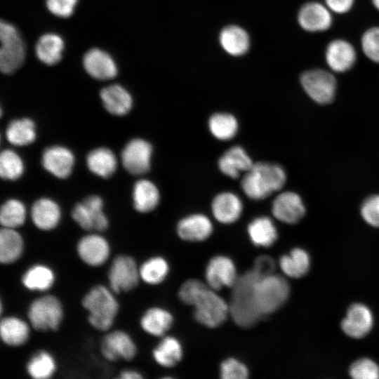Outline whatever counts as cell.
Masks as SVG:
<instances>
[{"mask_svg":"<svg viewBox=\"0 0 379 379\" xmlns=\"http://www.w3.org/2000/svg\"><path fill=\"white\" fill-rule=\"evenodd\" d=\"M199 279L184 282L178 292L182 302L194 307V317L202 325L215 328L222 324L230 314L229 305L218 293Z\"/></svg>","mask_w":379,"mask_h":379,"instance_id":"cell-1","label":"cell"},{"mask_svg":"<svg viewBox=\"0 0 379 379\" xmlns=\"http://www.w3.org/2000/svg\"><path fill=\"white\" fill-rule=\"evenodd\" d=\"M258 274L252 269L238 277L232 287L230 314L234 321L242 328L252 327L263 317L255 298L254 286Z\"/></svg>","mask_w":379,"mask_h":379,"instance_id":"cell-2","label":"cell"},{"mask_svg":"<svg viewBox=\"0 0 379 379\" xmlns=\"http://www.w3.org/2000/svg\"><path fill=\"white\" fill-rule=\"evenodd\" d=\"M284 168L274 163L259 161L244 173L241 188L246 196L255 200L264 199L280 190L285 185Z\"/></svg>","mask_w":379,"mask_h":379,"instance_id":"cell-3","label":"cell"},{"mask_svg":"<svg viewBox=\"0 0 379 379\" xmlns=\"http://www.w3.org/2000/svg\"><path fill=\"white\" fill-rule=\"evenodd\" d=\"M82 307L88 312V321L95 330L109 331L119 311L114 293L103 285L92 287L81 300Z\"/></svg>","mask_w":379,"mask_h":379,"instance_id":"cell-4","label":"cell"},{"mask_svg":"<svg viewBox=\"0 0 379 379\" xmlns=\"http://www.w3.org/2000/svg\"><path fill=\"white\" fill-rule=\"evenodd\" d=\"M254 293L258 310L264 317L284 305L289 296L290 287L287 281L279 275L272 274L260 277L258 274Z\"/></svg>","mask_w":379,"mask_h":379,"instance_id":"cell-5","label":"cell"},{"mask_svg":"<svg viewBox=\"0 0 379 379\" xmlns=\"http://www.w3.org/2000/svg\"><path fill=\"white\" fill-rule=\"evenodd\" d=\"M28 322L40 332L56 331L63 318L64 309L60 299L54 295H43L33 300L27 309Z\"/></svg>","mask_w":379,"mask_h":379,"instance_id":"cell-6","label":"cell"},{"mask_svg":"<svg viewBox=\"0 0 379 379\" xmlns=\"http://www.w3.org/2000/svg\"><path fill=\"white\" fill-rule=\"evenodd\" d=\"M0 69L4 74H11L25 60V45L17 29L4 20L0 24Z\"/></svg>","mask_w":379,"mask_h":379,"instance_id":"cell-7","label":"cell"},{"mask_svg":"<svg viewBox=\"0 0 379 379\" xmlns=\"http://www.w3.org/2000/svg\"><path fill=\"white\" fill-rule=\"evenodd\" d=\"M109 287L114 293H127L134 289L140 279L139 267L128 255H117L107 274Z\"/></svg>","mask_w":379,"mask_h":379,"instance_id":"cell-8","label":"cell"},{"mask_svg":"<svg viewBox=\"0 0 379 379\" xmlns=\"http://www.w3.org/2000/svg\"><path fill=\"white\" fill-rule=\"evenodd\" d=\"M300 83L306 93L319 104H328L334 99L337 83L328 71L321 69L306 71L300 77Z\"/></svg>","mask_w":379,"mask_h":379,"instance_id":"cell-9","label":"cell"},{"mask_svg":"<svg viewBox=\"0 0 379 379\" xmlns=\"http://www.w3.org/2000/svg\"><path fill=\"white\" fill-rule=\"evenodd\" d=\"M72 218L86 231L102 232L107 229L109 221L103 212L102 199L91 195L77 204L72 211Z\"/></svg>","mask_w":379,"mask_h":379,"instance_id":"cell-10","label":"cell"},{"mask_svg":"<svg viewBox=\"0 0 379 379\" xmlns=\"http://www.w3.org/2000/svg\"><path fill=\"white\" fill-rule=\"evenodd\" d=\"M137 346L131 336L124 331L108 332L100 344L102 356L108 361H131L137 354Z\"/></svg>","mask_w":379,"mask_h":379,"instance_id":"cell-11","label":"cell"},{"mask_svg":"<svg viewBox=\"0 0 379 379\" xmlns=\"http://www.w3.org/2000/svg\"><path fill=\"white\" fill-rule=\"evenodd\" d=\"M152 147L144 139L135 138L124 147L121 158L123 166L131 174L140 175L150 168Z\"/></svg>","mask_w":379,"mask_h":379,"instance_id":"cell-12","label":"cell"},{"mask_svg":"<svg viewBox=\"0 0 379 379\" xmlns=\"http://www.w3.org/2000/svg\"><path fill=\"white\" fill-rule=\"evenodd\" d=\"M108 241L99 234H88L82 237L77 244V253L86 265L98 267L104 265L110 256Z\"/></svg>","mask_w":379,"mask_h":379,"instance_id":"cell-13","label":"cell"},{"mask_svg":"<svg viewBox=\"0 0 379 379\" xmlns=\"http://www.w3.org/2000/svg\"><path fill=\"white\" fill-rule=\"evenodd\" d=\"M205 278L206 284L215 291L223 287H232L238 276L233 261L225 255H217L208 262Z\"/></svg>","mask_w":379,"mask_h":379,"instance_id":"cell-14","label":"cell"},{"mask_svg":"<svg viewBox=\"0 0 379 379\" xmlns=\"http://www.w3.org/2000/svg\"><path fill=\"white\" fill-rule=\"evenodd\" d=\"M373 324V317L370 309L365 305L354 303L348 308L341 328L348 336L361 338L370 332Z\"/></svg>","mask_w":379,"mask_h":379,"instance_id":"cell-15","label":"cell"},{"mask_svg":"<svg viewBox=\"0 0 379 379\" xmlns=\"http://www.w3.org/2000/svg\"><path fill=\"white\" fill-rule=\"evenodd\" d=\"M273 215L287 224L298 222L305 215V208L300 197L293 192H284L274 199Z\"/></svg>","mask_w":379,"mask_h":379,"instance_id":"cell-16","label":"cell"},{"mask_svg":"<svg viewBox=\"0 0 379 379\" xmlns=\"http://www.w3.org/2000/svg\"><path fill=\"white\" fill-rule=\"evenodd\" d=\"M41 163L48 172L63 179L71 174L74 164V157L67 147L55 145L44 151Z\"/></svg>","mask_w":379,"mask_h":379,"instance_id":"cell-17","label":"cell"},{"mask_svg":"<svg viewBox=\"0 0 379 379\" xmlns=\"http://www.w3.org/2000/svg\"><path fill=\"white\" fill-rule=\"evenodd\" d=\"M328 7L311 1L304 4L298 13V22L307 32H316L327 30L332 24V16Z\"/></svg>","mask_w":379,"mask_h":379,"instance_id":"cell-18","label":"cell"},{"mask_svg":"<svg viewBox=\"0 0 379 379\" xmlns=\"http://www.w3.org/2000/svg\"><path fill=\"white\" fill-rule=\"evenodd\" d=\"M83 65L87 73L98 80L111 79L117 74V67L113 58L99 48L89 50L84 55Z\"/></svg>","mask_w":379,"mask_h":379,"instance_id":"cell-19","label":"cell"},{"mask_svg":"<svg viewBox=\"0 0 379 379\" xmlns=\"http://www.w3.org/2000/svg\"><path fill=\"white\" fill-rule=\"evenodd\" d=\"M325 56L331 69L340 73L352 68L357 58L354 46L343 39L331 41L327 46Z\"/></svg>","mask_w":379,"mask_h":379,"instance_id":"cell-20","label":"cell"},{"mask_svg":"<svg viewBox=\"0 0 379 379\" xmlns=\"http://www.w3.org/2000/svg\"><path fill=\"white\" fill-rule=\"evenodd\" d=\"M30 215L34 225L43 231L55 229L61 219L60 206L48 198L36 200L32 206Z\"/></svg>","mask_w":379,"mask_h":379,"instance_id":"cell-21","label":"cell"},{"mask_svg":"<svg viewBox=\"0 0 379 379\" xmlns=\"http://www.w3.org/2000/svg\"><path fill=\"white\" fill-rule=\"evenodd\" d=\"M213 232V225L206 215L193 214L180 220L177 225L178 236L185 241H201Z\"/></svg>","mask_w":379,"mask_h":379,"instance_id":"cell-22","label":"cell"},{"mask_svg":"<svg viewBox=\"0 0 379 379\" xmlns=\"http://www.w3.org/2000/svg\"><path fill=\"white\" fill-rule=\"evenodd\" d=\"M29 322L15 316H7L0 322V337L1 341L10 347H20L27 343L30 336Z\"/></svg>","mask_w":379,"mask_h":379,"instance_id":"cell-23","label":"cell"},{"mask_svg":"<svg viewBox=\"0 0 379 379\" xmlns=\"http://www.w3.org/2000/svg\"><path fill=\"white\" fill-rule=\"evenodd\" d=\"M55 282V274L49 266L34 264L28 267L21 277L22 285L32 292H46L51 289Z\"/></svg>","mask_w":379,"mask_h":379,"instance_id":"cell-24","label":"cell"},{"mask_svg":"<svg viewBox=\"0 0 379 379\" xmlns=\"http://www.w3.org/2000/svg\"><path fill=\"white\" fill-rule=\"evenodd\" d=\"M100 98L107 112L117 116H124L131 109L133 99L130 93L119 84L109 85L100 91Z\"/></svg>","mask_w":379,"mask_h":379,"instance_id":"cell-25","label":"cell"},{"mask_svg":"<svg viewBox=\"0 0 379 379\" xmlns=\"http://www.w3.org/2000/svg\"><path fill=\"white\" fill-rule=\"evenodd\" d=\"M211 207L215 218L223 224L237 221L242 212L240 199L232 192L218 194L213 199Z\"/></svg>","mask_w":379,"mask_h":379,"instance_id":"cell-26","label":"cell"},{"mask_svg":"<svg viewBox=\"0 0 379 379\" xmlns=\"http://www.w3.org/2000/svg\"><path fill=\"white\" fill-rule=\"evenodd\" d=\"M253 164L241 147L234 146L219 159L218 168L227 176L237 178L241 172L248 171Z\"/></svg>","mask_w":379,"mask_h":379,"instance_id":"cell-27","label":"cell"},{"mask_svg":"<svg viewBox=\"0 0 379 379\" xmlns=\"http://www.w3.org/2000/svg\"><path fill=\"white\" fill-rule=\"evenodd\" d=\"M24 239L16 229L3 227L0 231V262L11 265L23 254Z\"/></svg>","mask_w":379,"mask_h":379,"instance_id":"cell-28","label":"cell"},{"mask_svg":"<svg viewBox=\"0 0 379 379\" xmlns=\"http://www.w3.org/2000/svg\"><path fill=\"white\" fill-rule=\"evenodd\" d=\"M173 316L166 310L152 307L147 309L142 315L140 325L147 333L156 336H163L173 324Z\"/></svg>","mask_w":379,"mask_h":379,"instance_id":"cell-29","label":"cell"},{"mask_svg":"<svg viewBox=\"0 0 379 379\" xmlns=\"http://www.w3.org/2000/svg\"><path fill=\"white\" fill-rule=\"evenodd\" d=\"M134 208L140 213H148L158 205L159 192L156 185L145 179L137 181L133 189Z\"/></svg>","mask_w":379,"mask_h":379,"instance_id":"cell-30","label":"cell"},{"mask_svg":"<svg viewBox=\"0 0 379 379\" xmlns=\"http://www.w3.org/2000/svg\"><path fill=\"white\" fill-rule=\"evenodd\" d=\"M86 164L93 173L107 178L115 172L117 160L112 150L106 147H98L88 153Z\"/></svg>","mask_w":379,"mask_h":379,"instance_id":"cell-31","label":"cell"},{"mask_svg":"<svg viewBox=\"0 0 379 379\" xmlns=\"http://www.w3.org/2000/svg\"><path fill=\"white\" fill-rule=\"evenodd\" d=\"M63 49L62 39L59 35L53 33L42 35L35 46L36 57L48 65H55L61 60Z\"/></svg>","mask_w":379,"mask_h":379,"instance_id":"cell-32","label":"cell"},{"mask_svg":"<svg viewBox=\"0 0 379 379\" xmlns=\"http://www.w3.org/2000/svg\"><path fill=\"white\" fill-rule=\"evenodd\" d=\"M25 368L29 376L34 379H48L55 373L57 363L49 352L41 350L30 357Z\"/></svg>","mask_w":379,"mask_h":379,"instance_id":"cell-33","label":"cell"},{"mask_svg":"<svg viewBox=\"0 0 379 379\" xmlns=\"http://www.w3.org/2000/svg\"><path fill=\"white\" fill-rule=\"evenodd\" d=\"M279 263L284 274L291 278H300L307 273L310 258L306 251L295 248L289 253L282 255Z\"/></svg>","mask_w":379,"mask_h":379,"instance_id":"cell-34","label":"cell"},{"mask_svg":"<svg viewBox=\"0 0 379 379\" xmlns=\"http://www.w3.org/2000/svg\"><path fill=\"white\" fill-rule=\"evenodd\" d=\"M220 42L227 53L236 56L244 54L249 48L248 34L236 25L227 26L221 31Z\"/></svg>","mask_w":379,"mask_h":379,"instance_id":"cell-35","label":"cell"},{"mask_svg":"<svg viewBox=\"0 0 379 379\" xmlns=\"http://www.w3.org/2000/svg\"><path fill=\"white\" fill-rule=\"evenodd\" d=\"M252 243L258 246L269 247L277 239V230L272 220L262 216L254 219L248 226Z\"/></svg>","mask_w":379,"mask_h":379,"instance_id":"cell-36","label":"cell"},{"mask_svg":"<svg viewBox=\"0 0 379 379\" xmlns=\"http://www.w3.org/2000/svg\"><path fill=\"white\" fill-rule=\"evenodd\" d=\"M6 135L8 142L13 145H28L36 137L35 124L29 118L13 120L6 128Z\"/></svg>","mask_w":379,"mask_h":379,"instance_id":"cell-37","label":"cell"},{"mask_svg":"<svg viewBox=\"0 0 379 379\" xmlns=\"http://www.w3.org/2000/svg\"><path fill=\"white\" fill-rule=\"evenodd\" d=\"M154 361L161 366L172 367L182 357V348L178 339L172 336L164 337L153 350Z\"/></svg>","mask_w":379,"mask_h":379,"instance_id":"cell-38","label":"cell"},{"mask_svg":"<svg viewBox=\"0 0 379 379\" xmlns=\"http://www.w3.org/2000/svg\"><path fill=\"white\" fill-rule=\"evenodd\" d=\"M140 277L145 283L157 285L167 277L169 266L167 261L161 256L148 258L139 267Z\"/></svg>","mask_w":379,"mask_h":379,"instance_id":"cell-39","label":"cell"},{"mask_svg":"<svg viewBox=\"0 0 379 379\" xmlns=\"http://www.w3.org/2000/svg\"><path fill=\"white\" fill-rule=\"evenodd\" d=\"M26 216V208L18 199H8L1 207L0 222L3 227L16 229L25 223Z\"/></svg>","mask_w":379,"mask_h":379,"instance_id":"cell-40","label":"cell"},{"mask_svg":"<svg viewBox=\"0 0 379 379\" xmlns=\"http://www.w3.org/2000/svg\"><path fill=\"white\" fill-rule=\"evenodd\" d=\"M208 127L214 137L220 140H228L237 134L238 123L230 114L216 113L209 119Z\"/></svg>","mask_w":379,"mask_h":379,"instance_id":"cell-41","label":"cell"},{"mask_svg":"<svg viewBox=\"0 0 379 379\" xmlns=\"http://www.w3.org/2000/svg\"><path fill=\"white\" fill-rule=\"evenodd\" d=\"M24 164L13 150L4 149L0 155V175L5 180H15L22 176Z\"/></svg>","mask_w":379,"mask_h":379,"instance_id":"cell-42","label":"cell"},{"mask_svg":"<svg viewBox=\"0 0 379 379\" xmlns=\"http://www.w3.org/2000/svg\"><path fill=\"white\" fill-rule=\"evenodd\" d=\"M349 373L354 379H378L379 366L370 359L362 358L352 364Z\"/></svg>","mask_w":379,"mask_h":379,"instance_id":"cell-43","label":"cell"},{"mask_svg":"<svg viewBox=\"0 0 379 379\" xmlns=\"http://www.w3.org/2000/svg\"><path fill=\"white\" fill-rule=\"evenodd\" d=\"M364 53L371 60L379 63V27L366 30L361 37Z\"/></svg>","mask_w":379,"mask_h":379,"instance_id":"cell-44","label":"cell"},{"mask_svg":"<svg viewBox=\"0 0 379 379\" xmlns=\"http://www.w3.org/2000/svg\"><path fill=\"white\" fill-rule=\"evenodd\" d=\"M220 377L223 379H246L248 370L241 361L234 358L224 360L220 366Z\"/></svg>","mask_w":379,"mask_h":379,"instance_id":"cell-45","label":"cell"},{"mask_svg":"<svg viewBox=\"0 0 379 379\" xmlns=\"http://www.w3.org/2000/svg\"><path fill=\"white\" fill-rule=\"evenodd\" d=\"M361 214L368 225L379 227V194L369 197L364 201Z\"/></svg>","mask_w":379,"mask_h":379,"instance_id":"cell-46","label":"cell"},{"mask_svg":"<svg viewBox=\"0 0 379 379\" xmlns=\"http://www.w3.org/2000/svg\"><path fill=\"white\" fill-rule=\"evenodd\" d=\"M78 0H46L48 9L53 15L67 18L73 12Z\"/></svg>","mask_w":379,"mask_h":379,"instance_id":"cell-47","label":"cell"},{"mask_svg":"<svg viewBox=\"0 0 379 379\" xmlns=\"http://www.w3.org/2000/svg\"><path fill=\"white\" fill-rule=\"evenodd\" d=\"M276 267L275 262L267 255H261L254 261L253 270L260 277L274 274Z\"/></svg>","mask_w":379,"mask_h":379,"instance_id":"cell-48","label":"cell"},{"mask_svg":"<svg viewBox=\"0 0 379 379\" xmlns=\"http://www.w3.org/2000/svg\"><path fill=\"white\" fill-rule=\"evenodd\" d=\"M354 0H325V3L331 11L337 13H345L350 10Z\"/></svg>","mask_w":379,"mask_h":379,"instance_id":"cell-49","label":"cell"},{"mask_svg":"<svg viewBox=\"0 0 379 379\" xmlns=\"http://www.w3.org/2000/svg\"><path fill=\"white\" fill-rule=\"evenodd\" d=\"M117 378L120 379H141L142 375L135 370L126 369L121 371Z\"/></svg>","mask_w":379,"mask_h":379,"instance_id":"cell-50","label":"cell"},{"mask_svg":"<svg viewBox=\"0 0 379 379\" xmlns=\"http://www.w3.org/2000/svg\"><path fill=\"white\" fill-rule=\"evenodd\" d=\"M374 6L379 10V0H372Z\"/></svg>","mask_w":379,"mask_h":379,"instance_id":"cell-51","label":"cell"}]
</instances>
